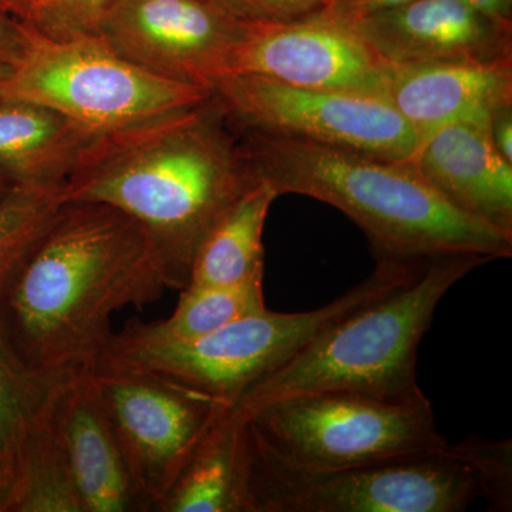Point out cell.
<instances>
[{"label":"cell","mask_w":512,"mask_h":512,"mask_svg":"<svg viewBox=\"0 0 512 512\" xmlns=\"http://www.w3.org/2000/svg\"><path fill=\"white\" fill-rule=\"evenodd\" d=\"M167 289L138 222L100 202L64 201L0 291V318L32 369L66 376L96 366L114 313L151 305Z\"/></svg>","instance_id":"6da1fadb"},{"label":"cell","mask_w":512,"mask_h":512,"mask_svg":"<svg viewBox=\"0 0 512 512\" xmlns=\"http://www.w3.org/2000/svg\"><path fill=\"white\" fill-rule=\"evenodd\" d=\"M215 96L100 134L62 184L64 201L116 208L146 232L168 289L183 291L211 229L255 183Z\"/></svg>","instance_id":"7a4b0ae2"},{"label":"cell","mask_w":512,"mask_h":512,"mask_svg":"<svg viewBox=\"0 0 512 512\" xmlns=\"http://www.w3.org/2000/svg\"><path fill=\"white\" fill-rule=\"evenodd\" d=\"M237 133L255 180L276 197L298 194L338 208L365 232L376 261L414 264L450 252L493 261L512 255V234L448 204L410 160L258 131Z\"/></svg>","instance_id":"3957f363"},{"label":"cell","mask_w":512,"mask_h":512,"mask_svg":"<svg viewBox=\"0 0 512 512\" xmlns=\"http://www.w3.org/2000/svg\"><path fill=\"white\" fill-rule=\"evenodd\" d=\"M493 259L450 252L427 259L409 279L359 306L285 366L232 404L242 416L296 394L350 390L403 400L420 396L417 356L441 299L457 282Z\"/></svg>","instance_id":"277c9868"},{"label":"cell","mask_w":512,"mask_h":512,"mask_svg":"<svg viewBox=\"0 0 512 512\" xmlns=\"http://www.w3.org/2000/svg\"><path fill=\"white\" fill-rule=\"evenodd\" d=\"M424 262L377 261L375 271L332 302L308 312L252 313L191 342L109 345L93 370L151 373L232 406L249 387L285 366L323 330L402 284Z\"/></svg>","instance_id":"5b68a950"},{"label":"cell","mask_w":512,"mask_h":512,"mask_svg":"<svg viewBox=\"0 0 512 512\" xmlns=\"http://www.w3.org/2000/svg\"><path fill=\"white\" fill-rule=\"evenodd\" d=\"M244 417L256 446L301 470L359 466L448 444L424 393L393 400L325 390L275 400Z\"/></svg>","instance_id":"8992f818"},{"label":"cell","mask_w":512,"mask_h":512,"mask_svg":"<svg viewBox=\"0 0 512 512\" xmlns=\"http://www.w3.org/2000/svg\"><path fill=\"white\" fill-rule=\"evenodd\" d=\"M0 94L50 107L99 136L214 96L210 89L137 66L100 37H52L32 26L28 46L0 83Z\"/></svg>","instance_id":"52a82bcc"},{"label":"cell","mask_w":512,"mask_h":512,"mask_svg":"<svg viewBox=\"0 0 512 512\" xmlns=\"http://www.w3.org/2000/svg\"><path fill=\"white\" fill-rule=\"evenodd\" d=\"M249 484L252 512H463L481 497L476 468L458 443L311 471L279 463L251 436Z\"/></svg>","instance_id":"ba28073f"},{"label":"cell","mask_w":512,"mask_h":512,"mask_svg":"<svg viewBox=\"0 0 512 512\" xmlns=\"http://www.w3.org/2000/svg\"><path fill=\"white\" fill-rule=\"evenodd\" d=\"M214 96L237 131L298 138L389 160H410L416 134L386 97L301 89L229 74Z\"/></svg>","instance_id":"9c48e42d"},{"label":"cell","mask_w":512,"mask_h":512,"mask_svg":"<svg viewBox=\"0 0 512 512\" xmlns=\"http://www.w3.org/2000/svg\"><path fill=\"white\" fill-rule=\"evenodd\" d=\"M92 373L137 488L150 511H156L198 441L228 404L151 373Z\"/></svg>","instance_id":"30bf717a"},{"label":"cell","mask_w":512,"mask_h":512,"mask_svg":"<svg viewBox=\"0 0 512 512\" xmlns=\"http://www.w3.org/2000/svg\"><path fill=\"white\" fill-rule=\"evenodd\" d=\"M390 70L352 23L325 10L289 22L247 20L229 62V74L386 99Z\"/></svg>","instance_id":"8fae6325"},{"label":"cell","mask_w":512,"mask_h":512,"mask_svg":"<svg viewBox=\"0 0 512 512\" xmlns=\"http://www.w3.org/2000/svg\"><path fill=\"white\" fill-rule=\"evenodd\" d=\"M245 22L217 0H117L96 36L158 76L214 92Z\"/></svg>","instance_id":"7c38bea8"},{"label":"cell","mask_w":512,"mask_h":512,"mask_svg":"<svg viewBox=\"0 0 512 512\" xmlns=\"http://www.w3.org/2000/svg\"><path fill=\"white\" fill-rule=\"evenodd\" d=\"M390 66L512 60V28L467 0H413L355 20Z\"/></svg>","instance_id":"4fadbf2b"},{"label":"cell","mask_w":512,"mask_h":512,"mask_svg":"<svg viewBox=\"0 0 512 512\" xmlns=\"http://www.w3.org/2000/svg\"><path fill=\"white\" fill-rule=\"evenodd\" d=\"M49 419L66 456L83 512H148L92 370L64 377Z\"/></svg>","instance_id":"5bb4252c"},{"label":"cell","mask_w":512,"mask_h":512,"mask_svg":"<svg viewBox=\"0 0 512 512\" xmlns=\"http://www.w3.org/2000/svg\"><path fill=\"white\" fill-rule=\"evenodd\" d=\"M410 161L448 204L512 234V163L495 148L490 123L447 124L421 141Z\"/></svg>","instance_id":"9a60e30c"},{"label":"cell","mask_w":512,"mask_h":512,"mask_svg":"<svg viewBox=\"0 0 512 512\" xmlns=\"http://www.w3.org/2000/svg\"><path fill=\"white\" fill-rule=\"evenodd\" d=\"M387 100L419 144L457 121L490 123L512 106V60L392 66Z\"/></svg>","instance_id":"2e32d148"},{"label":"cell","mask_w":512,"mask_h":512,"mask_svg":"<svg viewBox=\"0 0 512 512\" xmlns=\"http://www.w3.org/2000/svg\"><path fill=\"white\" fill-rule=\"evenodd\" d=\"M248 420L224 407L185 461L156 512H252Z\"/></svg>","instance_id":"e0dca14e"},{"label":"cell","mask_w":512,"mask_h":512,"mask_svg":"<svg viewBox=\"0 0 512 512\" xmlns=\"http://www.w3.org/2000/svg\"><path fill=\"white\" fill-rule=\"evenodd\" d=\"M96 137L59 111L0 94V174L13 184L62 185Z\"/></svg>","instance_id":"ac0fdd59"},{"label":"cell","mask_w":512,"mask_h":512,"mask_svg":"<svg viewBox=\"0 0 512 512\" xmlns=\"http://www.w3.org/2000/svg\"><path fill=\"white\" fill-rule=\"evenodd\" d=\"M276 198L268 184L256 180L202 242L187 286H232L264 279L262 237Z\"/></svg>","instance_id":"d6986e66"},{"label":"cell","mask_w":512,"mask_h":512,"mask_svg":"<svg viewBox=\"0 0 512 512\" xmlns=\"http://www.w3.org/2000/svg\"><path fill=\"white\" fill-rule=\"evenodd\" d=\"M167 319L130 322L109 345L158 346L191 342L245 316L265 311L264 279L232 286H187ZM107 345V346H109Z\"/></svg>","instance_id":"ffe728a7"},{"label":"cell","mask_w":512,"mask_h":512,"mask_svg":"<svg viewBox=\"0 0 512 512\" xmlns=\"http://www.w3.org/2000/svg\"><path fill=\"white\" fill-rule=\"evenodd\" d=\"M66 376L32 369L13 346L0 318V493L5 497L6 512L30 434Z\"/></svg>","instance_id":"44dd1931"},{"label":"cell","mask_w":512,"mask_h":512,"mask_svg":"<svg viewBox=\"0 0 512 512\" xmlns=\"http://www.w3.org/2000/svg\"><path fill=\"white\" fill-rule=\"evenodd\" d=\"M49 407L26 444L8 512H83L62 444L50 423Z\"/></svg>","instance_id":"7402d4cb"},{"label":"cell","mask_w":512,"mask_h":512,"mask_svg":"<svg viewBox=\"0 0 512 512\" xmlns=\"http://www.w3.org/2000/svg\"><path fill=\"white\" fill-rule=\"evenodd\" d=\"M62 185L15 184L0 197V291L63 205Z\"/></svg>","instance_id":"603a6c76"},{"label":"cell","mask_w":512,"mask_h":512,"mask_svg":"<svg viewBox=\"0 0 512 512\" xmlns=\"http://www.w3.org/2000/svg\"><path fill=\"white\" fill-rule=\"evenodd\" d=\"M461 448L476 468L481 497L491 511L512 510V443L511 440H488L468 437Z\"/></svg>","instance_id":"cb8c5ba5"},{"label":"cell","mask_w":512,"mask_h":512,"mask_svg":"<svg viewBox=\"0 0 512 512\" xmlns=\"http://www.w3.org/2000/svg\"><path fill=\"white\" fill-rule=\"evenodd\" d=\"M117 0H49L40 33L52 37L96 36Z\"/></svg>","instance_id":"d4e9b609"},{"label":"cell","mask_w":512,"mask_h":512,"mask_svg":"<svg viewBox=\"0 0 512 512\" xmlns=\"http://www.w3.org/2000/svg\"><path fill=\"white\" fill-rule=\"evenodd\" d=\"M248 22H289L325 9L328 0H217Z\"/></svg>","instance_id":"484cf974"},{"label":"cell","mask_w":512,"mask_h":512,"mask_svg":"<svg viewBox=\"0 0 512 512\" xmlns=\"http://www.w3.org/2000/svg\"><path fill=\"white\" fill-rule=\"evenodd\" d=\"M410 2L413 0H328L323 10L346 22H355Z\"/></svg>","instance_id":"4316f807"},{"label":"cell","mask_w":512,"mask_h":512,"mask_svg":"<svg viewBox=\"0 0 512 512\" xmlns=\"http://www.w3.org/2000/svg\"><path fill=\"white\" fill-rule=\"evenodd\" d=\"M29 42V25L0 9V59L16 63Z\"/></svg>","instance_id":"83f0119b"},{"label":"cell","mask_w":512,"mask_h":512,"mask_svg":"<svg viewBox=\"0 0 512 512\" xmlns=\"http://www.w3.org/2000/svg\"><path fill=\"white\" fill-rule=\"evenodd\" d=\"M49 0H0V9L12 18L39 29L46 18Z\"/></svg>","instance_id":"f1b7e54d"},{"label":"cell","mask_w":512,"mask_h":512,"mask_svg":"<svg viewBox=\"0 0 512 512\" xmlns=\"http://www.w3.org/2000/svg\"><path fill=\"white\" fill-rule=\"evenodd\" d=\"M490 136L498 153L512 163V106L497 110L491 116Z\"/></svg>","instance_id":"f546056e"},{"label":"cell","mask_w":512,"mask_h":512,"mask_svg":"<svg viewBox=\"0 0 512 512\" xmlns=\"http://www.w3.org/2000/svg\"><path fill=\"white\" fill-rule=\"evenodd\" d=\"M491 19L512 28V0H467Z\"/></svg>","instance_id":"4dcf8cb0"},{"label":"cell","mask_w":512,"mask_h":512,"mask_svg":"<svg viewBox=\"0 0 512 512\" xmlns=\"http://www.w3.org/2000/svg\"><path fill=\"white\" fill-rule=\"evenodd\" d=\"M12 70L13 63L8 62V60L0 59V83H3L8 79Z\"/></svg>","instance_id":"1f68e13d"},{"label":"cell","mask_w":512,"mask_h":512,"mask_svg":"<svg viewBox=\"0 0 512 512\" xmlns=\"http://www.w3.org/2000/svg\"><path fill=\"white\" fill-rule=\"evenodd\" d=\"M12 181L9 180V178H6L5 175L0 174V197H2L3 194H6L10 190V188L13 187Z\"/></svg>","instance_id":"d6a6232c"},{"label":"cell","mask_w":512,"mask_h":512,"mask_svg":"<svg viewBox=\"0 0 512 512\" xmlns=\"http://www.w3.org/2000/svg\"><path fill=\"white\" fill-rule=\"evenodd\" d=\"M0 512H6L5 497L0 493Z\"/></svg>","instance_id":"836d02e7"}]
</instances>
